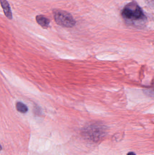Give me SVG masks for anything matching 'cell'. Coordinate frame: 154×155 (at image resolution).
<instances>
[{"label":"cell","instance_id":"cell-1","mask_svg":"<svg viewBox=\"0 0 154 155\" xmlns=\"http://www.w3.org/2000/svg\"><path fill=\"white\" fill-rule=\"evenodd\" d=\"M122 16L127 22L135 25L142 24L146 20L143 10L135 1L130 2L124 7Z\"/></svg>","mask_w":154,"mask_h":155},{"label":"cell","instance_id":"cell-2","mask_svg":"<svg viewBox=\"0 0 154 155\" xmlns=\"http://www.w3.org/2000/svg\"><path fill=\"white\" fill-rule=\"evenodd\" d=\"M53 13L55 22L61 27L71 28L76 24V21L73 16L66 11L55 10H53Z\"/></svg>","mask_w":154,"mask_h":155},{"label":"cell","instance_id":"cell-3","mask_svg":"<svg viewBox=\"0 0 154 155\" xmlns=\"http://www.w3.org/2000/svg\"><path fill=\"white\" fill-rule=\"evenodd\" d=\"M103 129L100 127V126L92 125L87 128L86 130V133H89L87 134L88 135L94 133V134H93L92 135L94 139H95V137H96V140H97V138H99V137L103 135Z\"/></svg>","mask_w":154,"mask_h":155},{"label":"cell","instance_id":"cell-4","mask_svg":"<svg viewBox=\"0 0 154 155\" xmlns=\"http://www.w3.org/2000/svg\"><path fill=\"white\" fill-rule=\"evenodd\" d=\"M0 3L6 17L9 20H12L13 16L9 3L7 0H0Z\"/></svg>","mask_w":154,"mask_h":155},{"label":"cell","instance_id":"cell-5","mask_svg":"<svg viewBox=\"0 0 154 155\" xmlns=\"http://www.w3.org/2000/svg\"><path fill=\"white\" fill-rule=\"evenodd\" d=\"M36 20L38 24L43 28H47L50 22L49 19L42 15L37 16Z\"/></svg>","mask_w":154,"mask_h":155},{"label":"cell","instance_id":"cell-6","mask_svg":"<svg viewBox=\"0 0 154 155\" xmlns=\"http://www.w3.org/2000/svg\"><path fill=\"white\" fill-rule=\"evenodd\" d=\"M16 108L18 111L23 113H25L28 110L27 107L21 102H18L16 103Z\"/></svg>","mask_w":154,"mask_h":155},{"label":"cell","instance_id":"cell-7","mask_svg":"<svg viewBox=\"0 0 154 155\" xmlns=\"http://www.w3.org/2000/svg\"><path fill=\"white\" fill-rule=\"evenodd\" d=\"M127 155H136L135 153H134V152H128V153H127Z\"/></svg>","mask_w":154,"mask_h":155},{"label":"cell","instance_id":"cell-8","mask_svg":"<svg viewBox=\"0 0 154 155\" xmlns=\"http://www.w3.org/2000/svg\"><path fill=\"white\" fill-rule=\"evenodd\" d=\"M2 147H1V145H0V151H1V150H2Z\"/></svg>","mask_w":154,"mask_h":155}]
</instances>
